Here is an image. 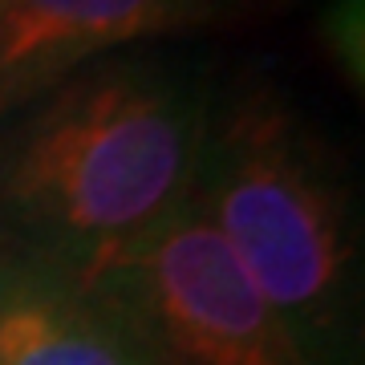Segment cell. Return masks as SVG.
<instances>
[{"instance_id":"cell-2","label":"cell","mask_w":365,"mask_h":365,"mask_svg":"<svg viewBox=\"0 0 365 365\" xmlns=\"http://www.w3.org/2000/svg\"><path fill=\"white\" fill-rule=\"evenodd\" d=\"M191 203L304 357L325 365L349 317V195L280 90L248 78L207 106Z\"/></svg>"},{"instance_id":"cell-1","label":"cell","mask_w":365,"mask_h":365,"mask_svg":"<svg viewBox=\"0 0 365 365\" xmlns=\"http://www.w3.org/2000/svg\"><path fill=\"white\" fill-rule=\"evenodd\" d=\"M199 78L114 53L0 122V248L78 280L191 199L207 130Z\"/></svg>"},{"instance_id":"cell-4","label":"cell","mask_w":365,"mask_h":365,"mask_svg":"<svg viewBox=\"0 0 365 365\" xmlns=\"http://www.w3.org/2000/svg\"><path fill=\"white\" fill-rule=\"evenodd\" d=\"M244 0H0V122L90 61L223 25Z\"/></svg>"},{"instance_id":"cell-3","label":"cell","mask_w":365,"mask_h":365,"mask_svg":"<svg viewBox=\"0 0 365 365\" xmlns=\"http://www.w3.org/2000/svg\"><path fill=\"white\" fill-rule=\"evenodd\" d=\"M86 284L126 321L150 365H313L191 199Z\"/></svg>"},{"instance_id":"cell-5","label":"cell","mask_w":365,"mask_h":365,"mask_svg":"<svg viewBox=\"0 0 365 365\" xmlns=\"http://www.w3.org/2000/svg\"><path fill=\"white\" fill-rule=\"evenodd\" d=\"M0 365H150V357L86 280L0 248Z\"/></svg>"}]
</instances>
